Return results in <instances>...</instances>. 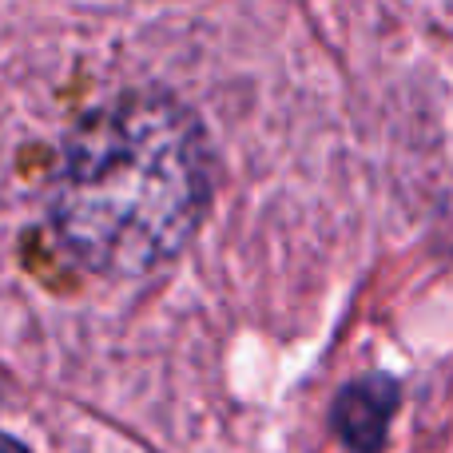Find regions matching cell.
Segmentation results:
<instances>
[{"mask_svg": "<svg viewBox=\"0 0 453 453\" xmlns=\"http://www.w3.org/2000/svg\"><path fill=\"white\" fill-rule=\"evenodd\" d=\"M211 191L199 119L167 92H119L60 143L48 226L100 279H140L188 247Z\"/></svg>", "mask_w": 453, "mask_h": 453, "instance_id": "cell-1", "label": "cell"}, {"mask_svg": "<svg viewBox=\"0 0 453 453\" xmlns=\"http://www.w3.org/2000/svg\"><path fill=\"white\" fill-rule=\"evenodd\" d=\"M398 410V382L390 378H358L334 402V430L354 453H378L390 434Z\"/></svg>", "mask_w": 453, "mask_h": 453, "instance_id": "cell-2", "label": "cell"}, {"mask_svg": "<svg viewBox=\"0 0 453 453\" xmlns=\"http://www.w3.org/2000/svg\"><path fill=\"white\" fill-rule=\"evenodd\" d=\"M0 453H28V449H24L16 438H8V434H0Z\"/></svg>", "mask_w": 453, "mask_h": 453, "instance_id": "cell-3", "label": "cell"}]
</instances>
